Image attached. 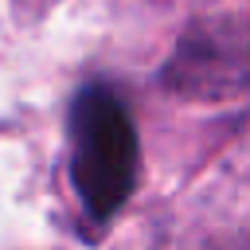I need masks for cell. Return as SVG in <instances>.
I'll list each match as a JSON object with an SVG mask.
<instances>
[{"label": "cell", "instance_id": "cell-1", "mask_svg": "<svg viewBox=\"0 0 250 250\" xmlns=\"http://www.w3.org/2000/svg\"><path fill=\"white\" fill-rule=\"evenodd\" d=\"M66 133H70V156H66L70 184L86 215L105 223L129 203L137 188L141 172L137 125L109 86H86L70 102Z\"/></svg>", "mask_w": 250, "mask_h": 250}]
</instances>
